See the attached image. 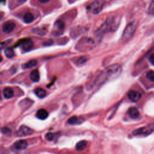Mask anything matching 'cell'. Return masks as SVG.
<instances>
[{
    "label": "cell",
    "mask_w": 154,
    "mask_h": 154,
    "mask_svg": "<svg viewBox=\"0 0 154 154\" xmlns=\"http://www.w3.org/2000/svg\"><path fill=\"white\" fill-rule=\"evenodd\" d=\"M45 138L49 141H52L54 138V134L51 132H48L45 135Z\"/></svg>",
    "instance_id": "26"
},
{
    "label": "cell",
    "mask_w": 154,
    "mask_h": 154,
    "mask_svg": "<svg viewBox=\"0 0 154 154\" xmlns=\"http://www.w3.org/2000/svg\"><path fill=\"white\" fill-rule=\"evenodd\" d=\"M48 112L44 108L38 109L36 112V117L40 120H45L48 117Z\"/></svg>",
    "instance_id": "14"
},
{
    "label": "cell",
    "mask_w": 154,
    "mask_h": 154,
    "mask_svg": "<svg viewBox=\"0 0 154 154\" xmlns=\"http://www.w3.org/2000/svg\"><path fill=\"white\" fill-rule=\"evenodd\" d=\"M32 31L37 34L44 35L46 32V29L45 28H34L32 29Z\"/></svg>",
    "instance_id": "23"
},
{
    "label": "cell",
    "mask_w": 154,
    "mask_h": 154,
    "mask_svg": "<svg viewBox=\"0 0 154 154\" xmlns=\"http://www.w3.org/2000/svg\"><path fill=\"white\" fill-rule=\"evenodd\" d=\"M87 141H85V140L79 141L76 144V149L78 151L81 152V151H82V150H83L85 149V147H87Z\"/></svg>",
    "instance_id": "19"
},
{
    "label": "cell",
    "mask_w": 154,
    "mask_h": 154,
    "mask_svg": "<svg viewBox=\"0 0 154 154\" xmlns=\"http://www.w3.org/2000/svg\"><path fill=\"white\" fill-rule=\"evenodd\" d=\"M128 98L132 102H137L141 97V94L138 91L135 90H131L128 93Z\"/></svg>",
    "instance_id": "12"
},
{
    "label": "cell",
    "mask_w": 154,
    "mask_h": 154,
    "mask_svg": "<svg viewBox=\"0 0 154 154\" xmlns=\"http://www.w3.org/2000/svg\"><path fill=\"white\" fill-rule=\"evenodd\" d=\"M146 77L150 81L154 82V71L153 70H149L146 73Z\"/></svg>",
    "instance_id": "24"
},
{
    "label": "cell",
    "mask_w": 154,
    "mask_h": 154,
    "mask_svg": "<svg viewBox=\"0 0 154 154\" xmlns=\"http://www.w3.org/2000/svg\"><path fill=\"white\" fill-rule=\"evenodd\" d=\"M4 54H5V55L6 56V57H7L8 58H11L13 57L14 55V53L13 49L10 48H6L5 49Z\"/></svg>",
    "instance_id": "22"
},
{
    "label": "cell",
    "mask_w": 154,
    "mask_h": 154,
    "mask_svg": "<svg viewBox=\"0 0 154 154\" xmlns=\"http://www.w3.org/2000/svg\"><path fill=\"white\" fill-rule=\"evenodd\" d=\"M34 133V131L31 129L30 128L22 125L21 126L19 129L16 131V135L18 137H25V136H28Z\"/></svg>",
    "instance_id": "7"
},
{
    "label": "cell",
    "mask_w": 154,
    "mask_h": 154,
    "mask_svg": "<svg viewBox=\"0 0 154 154\" xmlns=\"http://www.w3.org/2000/svg\"><path fill=\"white\" fill-rule=\"evenodd\" d=\"M64 27H65V24L64 22L61 20H58L54 23V32L57 35L61 34V33L63 32L64 29Z\"/></svg>",
    "instance_id": "9"
},
{
    "label": "cell",
    "mask_w": 154,
    "mask_h": 154,
    "mask_svg": "<svg viewBox=\"0 0 154 154\" xmlns=\"http://www.w3.org/2000/svg\"><path fill=\"white\" fill-rule=\"evenodd\" d=\"M128 115L132 119H137L140 116V112L138 109L134 106L130 107L128 111Z\"/></svg>",
    "instance_id": "13"
},
{
    "label": "cell",
    "mask_w": 154,
    "mask_h": 154,
    "mask_svg": "<svg viewBox=\"0 0 154 154\" xmlns=\"http://www.w3.org/2000/svg\"><path fill=\"white\" fill-rule=\"evenodd\" d=\"M87 60V57H84V56H82V57H79L78 60H77V64L78 65H82L83 64H84Z\"/></svg>",
    "instance_id": "25"
},
{
    "label": "cell",
    "mask_w": 154,
    "mask_h": 154,
    "mask_svg": "<svg viewBox=\"0 0 154 154\" xmlns=\"http://www.w3.org/2000/svg\"><path fill=\"white\" fill-rule=\"evenodd\" d=\"M29 78L32 81L35 82H38L40 79V75L38 70L37 69L33 70L30 73Z\"/></svg>",
    "instance_id": "16"
},
{
    "label": "cell",
    "mask_w": 154,
    "mask_h": 154,
    "mask_svg": "<svg viewBox=\"0 0 154 154\" xmlns=\"http://www.w3.org/2000/svg\"><path fill=\"white\" fill-rule=\"evenodd\" d=\"M28 143L25 140H20L16 141L12 146L11 149L13 151H21L26 148Z\"/></svg>",
    "instance_id": "8"
},
{
    "label": "cell",
    "mask_w": 154,
    "mask_h": 154,
    "mask_svg": "<svg viewBox=\"0 0 154 154\" xmlns=\"http://www.w3.org/2000/svg\"><path fill=\"white\" fill-rule=\"evenodd\" d=\"M149 59V61H150V63H151L152 64L154 65V54H151V55H150Z\"/></svg>",
    "instance_id": "29"
},
{
    "label": "cell",
    "mask_w": 154,
    "mask_h": 154,
    "mask_svg": "<svg viewBox=\"0 0 154 154\" xmlns=\"http://www.w3.org/2000/svg\"><path fill=\"white\" fill-rule=\"evenodd\" d=\"M119 22L120 19L117 16H111L108 17L96 31V37L100 39L106 32L115 31L119 25Z\"/></svg>",
    "instance_id": "2"
},
{
    "label": "cell",
    "mask_w": 154,
    "mask_h": 154,
    "mask_svg": "<svg viewBox=\"0 0 154 154\" xmlns=\"http://www.w3.org/2000/svg\"><path fill=\"white\" fill-rule=\"evenodd\" d=\"M37 64V61L35 60H31L24 64L22 66V68L24 69H30L32 68L34 66H35Z\"/></svg>",
    "instance_id": "20"
},
{
    "label": "cell",
    "mask_w": 154,
    "mask_h": 154,
    "mask_svg": "<svg viewBox=\"0 0 154 154\" xmlns=\"http://www.w3.org/2000/svg\"><path fill=\"white\" fill-rule=\"evenodd\" d=\"M15 27V23L11 21H7L2 24V29L4 33L8 34L13 31Z\"/></svg>",
    "instance_id": "11"
},
{
    "label": "cell",
    "mask_w": 154,
    "mask_h": 154,
    "mask_svg": "<svg viewBox=\"0 0 154 154\" xmlns=\"http://www.w3.org/2000/svg\"><path fill=\"white\" fill-rule=\"evenodd\" d=\"M34 93L38 97H39L40 99L45 97L46 95V91L43 88H40V87L36 88L34 90Z\"/></svg>",
    "instance_id": "18"
},
{
    "label": "cell",
    "mask_w": 154,
    "mask_h": 154,
    "mask_svg": "<svg viewBox=\"0 0 154 154\" xmlns=\"http://www.w3.org/2000/svg\"><path fill=\"white\" fill-rule=\"evenodd\" d=\"M149 12L152 14H154V0L150 3L149 7Z\"/></svg>",
    "instance_id": "27"
},
{
    "label": "cell",
    "mask_w": 154,
    "mask_h": 154,
    "mask_svg": "<svg viewBox=\"0 0 154 154\" xmlns=\"http://www.w3.org/2000/svg\"><path fill=\"white\" fill-rule=\"evenodd\" d=\"M67 123L69 125H77L82 123V119L78 116H74L69 119V120H67Z\"/></svg>",
    "instance_id": "17"
},
{
    "label": "cell",
    "mask_w": 154,
    "mask_h": 154,
    "mask_svg": "<svg viewBox=\"0 0 154 154\" xmlns=\"http://www.w3.org/2000/svg\"><path fill=\"white\" fill-rule=\"evenodd\" d=\"M105 4V0H95L87 7V9L91 13L97 14L102 11Z\"/></svg>",
    "instance_id": "5"
},
{
    "label": "cell",
    "mask_w": 154,
    "mask_h": 154,
    "mask_svg": "<svg viewBox=\"0 0 154 154\" xmlns=\"http://www.w3.org/2000/svg\"><path fill=\"white\" fill-rule=\"evenodd\" d=\"M94 45V42L90 38H86L84 40H81L76 45V49L80 51H86L92 48V46Z\"/></svg>",
    "instance_id": "6"
},
{
    "label": "cell",
    "mask_w": 154,
    "mask_h": 154,
    "mask_svg": "<svg viewBox=\"0 0 154 154\" xmlns=\"http://www.w3.org/2000/svg\"><path fill=\"white\" fill-rule=\"evenodd\" d=\"M153 132H154V123H151L144 127L134 130L132 132V134L135 136H146L151 134Z\"/></svg>",
    "instance_id": "4"
},
{
    "label": "cell",
    "mask_w": 154,
    "mask_h": 154,
    "mask_svg": "<svg viewBox=\"0 0 154 154\" xmlns=\"http://www.w3.org/2000/svg\"><path fill=\"white\" fill-rule=\"evenodd\" d=\"M122 69L119 64H114L103 70L96 78L94 85L98 86L111 79L117 78L121 73Z\"/></svg>",
    "instance_id": "1"
},
{
    "label": "cell",
    "mask_w": 154,
    "mask_h": 154,
    "mask_svg": "<svg viewBox=\"0 0 154 154\" xmlns=\"http://www.w3.org/2000/svg\"><path fill=\"white\" fill-rule=\"evenodd\" d=\"M19 2H20V3H24V2H25L26 1V0H17Z\"/></svg>",
    "instance_id": "31"
},
{
    "label": "cell",
    "mask_w": 154,
    "mask_h": 154,
    "mask_svg": "<svg viewBox=\"0 0 154 154\" xmlns=\"http://www.w3.org/2000/svg\"><path fill=\"white\" fill-rule=\"evenodd\" d=\"M38 1L41 3H46V2H49L50 0H38Z\"/></svg>",
    "instance_id": "30"
},
{
    "label": "cell",
    "mask_w": 154,
    "mask_h": 154,
    "mask_svg": "<svg viewBox=\"0 0 154 154\" xmlns=\"http://www.w3.org/2000/svg\"><path fill=\"white\" fill-rule=\"evenodd\" d=\"M137 24L135 22H132L128 24V25L125 28L122 34L123 41L127 42L133 37L137 29Z\"/></svg>",
    "instance_id": "3"
},
{
    "label": "cell",
    "mask_w": 154,
    "mask_h": 154,
    "mask_svg": "<svg viewBox=\"0 0 154 154\" xmlns=\"http://www.w3.org/2000/svg\"><path fill=\"white\" fill-rule=\"evenodd\" d=\"M33 42L31 39L26 38L20 42V48L23 51L26 52L29 51L32 49V48L33 47Z\"/></svg>",
    "instance_id": "10"
},
{
    "label": "cell",
    "mask_w": 154,
    "mask_h": 154,
    "mask_svg": "<svg viewBox=\"0 0 154 154\" xmlns=\"http://www.w3.org/2000/svg\"><path fill=\"white\" fill-rule=\"evenodd\" d=\"M34 20V16L30 13H26L23 16V21L26 23H30Z\"/></svg>",
    "instance_id": "21"
},
{
    "label": "cell",
    "mask_w": 154,
    "mask_h": 154,
    "mask_svg": "<svg viewBox=\"0 0 154 154\" xmlns=\"http://www.w3.org/2000/svg\"><path fill=\"white\" fill-rule=\"evenodd\" d=\"M2 94L5 99H10L13 97L14 92L11 87H5L3 89Z\"/></svg>",
    "instance_id": "15"
},
{
    "label": "cell",
    "mask_w": 154,
    "mask_h": 154,
    "mask_svg": "<svg viewBox=\"0 0 154 154\" xmlns=\"http://www.w3.org/2000/svg\"><path fill=\"white\" fill-rule=\"evenodd\" d=\"M1 131H2V132L3 133V134H10L11 133V130H10V129H9L8 128H7V127H4V128H2V129H1Z\"/></svg>",
    "instance_id": "28"
}]
</instances>
